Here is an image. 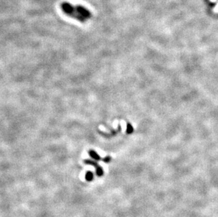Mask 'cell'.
<instances>
[{
	"label": "cell",
	"mask_w": 218,
	"mask_h": 217,
	"mask_svg": "<svg viewBox=\"0 0 218 217\" xmlns=\"http://www.w3.org/2000/svg\"><path fill=\"white\" fill-rule=\"evenodd\" d=\"M89 154H90V156L93 158V159H94L95 160H101L100 156H99V155L95 152L93 151V150H91V151H89Z\"/></svg>",
	"instance_id": "3957f363"
},
{
	"label": "cell",
	"mask_w": 218,
	"mask_h": 217,
	"mask_svg": "<svg viewBox=\"0 0 218 217\" xmlns=\"http://www.w3.org/2000/svg\"><path fill=\"white\" fill-rule=\"evenodd\" d=\"M84 162L87 164H90V165H92L94 166L95 168H96V173L98 176H101L103 174V170H102V168L100 166H99L97 163H95V161H92V160L90 159H86L85 160Z\"/></svg>",
	"instance_id": "7a4b0ae2"
},
{
	"label": "cell",
	"mask_w": 218,
	"mask_h": 217,
	"mask_svg": "<svg viewBox=\"0 0 218 217\" xmlns=\"http://www.w3.org/2000/svg\"><path fill=\"white\" fill-rule=\"evenodd\" d=\"M102 160H103V161H105V162H109V161H110V157H109V156H107V157L104 158V159H102Z\"/></svg>",
	"instance_id": "5b68a950"
},
{
	"label": "cell",
	"mask_w": 218,
	"mask_h": 217,
	"mask_svg": "<svg viewBox=\"0 0 218 217\" xmlns=\"http://www.w3.org/2000/svg\"><path fill=\"white\" fill-rule=\"evenodd\" d=\"M61 9L68 16L82 23L92 16V14L88 9L80 5H72L70 3L64 2L61 4Z\"/></svg>",
	"instance_id": "6da1fadb"
},
{
	"label": "cell",
	"mask_w": 218,
	"mask_h": 217,
	"mask_svg": "<svg viewBox=\"0 0 218 217\" xmlns=\"http://www.w3.org/2000/svg\"><path fill=\"white\" fill-rule=\"evenodd\" d=\"M86 179L88 181H91L93 179V174L91 172L88 171L86 174Z\"/></svg>",
	"instance_id": "277c9868"
}]
</instances>
